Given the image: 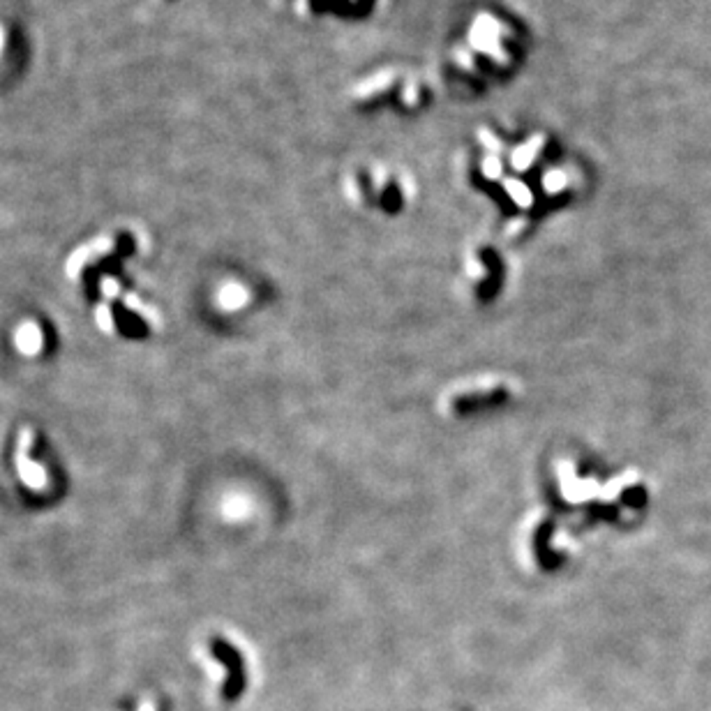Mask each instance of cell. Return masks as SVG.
I'll return each instance as SVG.
<instances>
[{
	"mask_svg": "<svg viewBox=\"0 0 711 711\" xmlns=\"http://www.w3.org/2000/svg\"><path fill=\"white\" fill-rule=\"evenodd\" d=\"M95 314H98L100 328H102V330H107V333H111V330H113V314H111V307H109L107 303H102Z\"/></svg>",
	"mask_w": 711,
	"mask_h": 711,
	"instance_id": "10",
	"label": "cell"
},
{
	"mask_svg": "<svg viewBox=\"0 0 711 711\" xmlns=\"http://www.w3.org/2000/svg\"><path fill=\"white\" fill-rule=\"evenodd\" d=\"M531 35L506 7H478L444 51V76L462 95H482L506 83L526 63Z\"/></svg>",
	"mask_w": 711,
	"mask_h": 711,
	"instance_id": "2",
	"label": "cell"
},
{
	"mask_svg": "<svg viewBox=\"0 0 711 711\" xmlns=\"http://www.w3.org/2000/svg\"><path fill=\"white\" fill-rule=\"evenodd\" d=\"M213 656L217 658L219 663L224 665L226 670V679H224V686H222V695L224 700H238L241 693L245 688V665H243V658L238 654V649L226 644V642H213Z\"/></svg>",
	"mask_w": 711,
	"mask_h": 711,
	"instance_id": "7",
	"label": "cell"
},
{
	"mask_svg": "<svg viewBox=\"0 0 711 711\" xmlns=\"http://www.w3.org/2000/svg\"><path fill=\"white\" fill-rule=\"evenodd\" d=\"M303 23H361L372 19L381 0H279Z\"/></svg>",
	"mask_w": 711,
	"mask_h": 711,
	"instance_id": "5",
	"label": "cell"
},
{
	"mask_svg": "<svg viewBox=\"0 0 711 711\" xmlns=\"http://www.w3.org/2000/svg\"><path fill=\"white\" fill-rule=\"evenodd\" d=\"M347 102L356 113L418 116L434 102V83L409 65L374 67L349 88Z\"/></svg>",
	"mask_w": 711,
	"mask_h": 711,
	"instance_id": "3",
	"label": "cell"
},
{
	"mask_svg": "<svg viewBox=\"0 0 711 711\" xmlns=\"http://www.w3.org/2000/svg\"><path fill=\"white\" fill-rule=\"evenodd\" d=\"M35 441V432L30 427H23L19 432V444L14 451V464L19 471V478L28 485L33 492H44L49 487V473L40 462L30 460V449Z\"/></svg>",
	"mask_w": 711,
	"mask_h": 711,
	"instance_id": "6",
	"label": "cell"
},
{
	"mask_svg": "<svg viewBox=\"0 0 711 711\" xmlns=\"http://www.w3.org/2000/svg\"><path fill=\"white\" fill-rule=\"evenodd\" d=\"M469 185L515 213V195L524 192L538 210L570 197V160L564 144L545 129L506 132L482 127L464 148Z\"/></svg>",
	"mask_w": 711,
	"mask_h": 711,
	"instance_id": "1",
	"label": "cell"
},
{
	"mask_svg": "<svg viewBox=\"0 0 711 711\" xmlns=\"http://www.w3.org/2000/svg\"><path fill=\"white\" fill-rule=\"evenodd\" d=\"M478 259L485 263V270H487V277H485V282H482L480 296L482 298H490V296L497 294L499 282H502V277H504V261H502V257H499V254L492 248H480L478 250Z\"/></svg>",
	"mask_w": 711,
	"mask_h": 711,
	"instance_id": "8",
	"label": "cell"
},
{
	"mask_svg": "<svg viewBox=\"0 0 711 711\" xmlns=\"http://www.w3.org/2000/svg\"><path fill=\"white\" fill-rule=\"evenodd\" d=\"M349 185L358 201L398 215L407 204L405 175L386 162H361L349 171Z\"/></svg>",
	"mask_w": 711,
	"mask_h": 711,
	"instance_id": "4",
	"label": "cell"
},
{
	"mask_svg": "<svg viewBox=\"0 0 711 711\" xmlns=\"http://www.w3.org/2000/svg\"><path fill=\"white\" fill-rule=\"evenodd\" d=\"M100 289H102L104 298H118V296H120V284H118L113 277H104V279H102V284H100Z\"/></svg>",
	"mask_w": 711,
	"mask_h": 711,
	"instance_id": "11",
	"label": "cell"
},
{
	"mask_svg": "<svg viewBox=\"0 0 711 711\" xmlns=\"http://www.w3.org/2000/svg\"><path fill=\"white\" fill-rule=\"evenodd\" d=\"M16 349L21 351L25 356H35L40 354L42 347H44V333L35 321H23L19 328H16Z\"/></svg>",
	"mask_w": 711,
	"mask_h": 711,
	"instance_id": "9",
	"label": "cell"
}]
</instances>
